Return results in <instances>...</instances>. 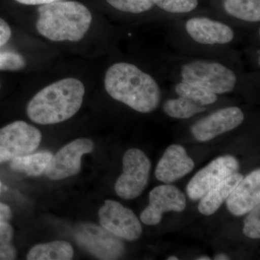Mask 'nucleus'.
<instances>
[{
	"label": "nucleus",
	"mask_w": 260,
	"mask_h": 260,
	"mask_svg": "<svg viewBox=\"0 0 260 260\" xmlns=\"http://www.w3.org/2000/svg\"><path fill=\"white\" fill-rule=\"evenodd\" d=\"M104 87L114 100L136 112L148 114L158 107L161 90L153 75L132 63H114L104 77Z\"/></svg>",
	"instance_id": "obj_1"
},
{
	"label": "nucleus",
	"mask_w": 260,
	"mask_h": 260,
	"mask_svg": "<svg viewBox=\"0 0 260 260\" xmlns=\"http://www.w3.org/2000/svg\"><path fill=\"white\" fill-rule=\"evenodd\" d=\"M85 86L74 78L50 84L30 99L26 112L30 120L39 124H54L73 117L82 107Z\"/></svg>",
	"instance_id": "obj_2"
},
{
	"label": "nucleus",
	"mask_w": 260,
	"mask_h": 260,
	"mask_svg": "<svg viewBox=\"0 0 260 260\" xmlns=\"http://www.w3.org/2000/svg\"><path fill=\"white\" fill-rule=\"evenodd\" d=\"M38 32L52 42H79L88 31L93 17L85 5L56 1L38 8Z\"/></svg>",
	"instance_id": "obj_3"
},
{
	"label": "nucleus",
	"mask_w": 260,
	"mask_h": 260,
	"mask_svg": "<svg viewBox=\"0 0 260 260\" xmlns=\"http://www.w3.org/2000/svg\"><path fill=\"white\" fill-rule=\"evenodd\" d=\"M179 78L208 89L217 95L232 93L239 83L237 73L218 61L198 59L183 63L179 67Z\"/></svg>",
	"instance_id": "obj_4"
},
{
	"label": "nucleus",
	"mask_w": 260,
	"mask_h": 260,
	"mask_svg": "<svg viewBox=\"0 0 260 260\" xmlns=\"http://www.w3.org/2000/svg\"><path fill=\"white\" fill-rule=\"evenodd\" d=\"M151 162L138 148L129 149L123 156V173L116 181L115 191L124 200L138 198L148 185Z\"/></svg>",
	"instance_id": "obj_5"
},
{
	"label": "nucleus",
	"mask_w": 260,
	"mask_h": 260,
	"mask_svg": "<svg viewBox=\"0 0 260 260\" xmlns=\"http://www.w3.org/2000/svg\"><path fill=\"white\" fill-rule=\"evenodd\" d=\"M41 132L23 121L10 123L0 129V164L31 153L42 141Z\"/></svg>",
	"instance_id": "obj_6"
},
{
	"label": "nucleus",
	"mask_w": 260,
	"mask_h": 260,
	"mask_svg": "<svg viewBox=\"0 0 260 260\" xmlns=\"http://www.w3.org/2000/svg\"><path fill=\"white\" fill-rule=\"evenodd\" d=\"M101 225L116 237L135 241L141 236L143 229L133 210L119 202L107 200L99 211Z\"/></svg>",
	"instance_id": "obj_7"
},
{
	"label": "nucleus",
	"mask_w": 260,
	"mask_h": 260,
	"mask_svg": "<svg viewBox=\"0 0 260 260\" xmlns=\"http://www.w3.org/2000/svg\"><path fill=\"white\" fill-rule=\"evenodd\" d=\"M75 238L85 250L101 259H119L125 249L120 238L92 223L82 225L75 234Z\"/></svg>",
	"instance_id": "obj_8"
},
{
	"label": "nucleus",
	"mask_w": 260,
	"mask_h": 260,
	"mask_svg": "<svg viewBox=\"0 0 260 260\" xmlns=\"http://www.w3.org/2000/svg\"><path fill=\"white\" fill-rule=\"evenodd\" d=\"M239 169L237 159L230 155L215 158L193 177L186 186L191 200L201 199L208 191L225 180Z\"/></svg>",
	"instance_id": "obj_9"
},
{
	"label": "nucleus",
	"mask_w": 260,
	"mask_h": 260,
	"mask_svg": "<svg viewBox=\"0 0 260 260\" xmlns=\"http://www.w3.org/2000/svg\"><path fill=\"white\" fill-rule=\"evenodd\" d=\"M94 149L93 142L80 138L68 143L53 155L44 174L51 180H61L80 172L81 159Z\"/></svg>",
	"instance_id": "obj_10"
},
{
	"label": "nucleus",
	"mask_w": 260,
	"mask_h": 260,
	"mask_svg": "<svg viewBox=\"0 0 260 260\" xmlns=\"http://www.w3.org/2000/svg\"><path fill=\"white\" fill-rule=\"evenodd\" d=\"M185 195L177 186L167 184L154 188L149 194V205L140 219L145 225H155L161 221L162 214L182 212L186 208Z\"/></svg>",
	"instance_id": "obj_11"
},
{
	"label": "nucleus",
	"mask_w": 260,
	"mask_h": 260,
	"mask_svg": "<svg viewBox=\"0 0 260 260\" xmlns=\"http://www.w3.org/2000/svg\"><path fill=\"white\" fill-rule=\"evenodd\" d=\"M244 120V114L240 108H223L195 122L191 126V133L198 141H209L236 129Z\"/></svg>",
	"instance_id": "obj_12"
},
{
	"label": "nucleus",
	"mask_w": 260,
	"mask_h": 260,
	"mask_svg": "<svg viewBox=\"0 0 260 260\" xmlns=\"http://www.w3.org/2000/svg\"><path fill=\"white\" fill-rule=\"evenodd\" d=\"M184 28L191 40L201 45H226L236 37L230 25L208 17H193L186 20Z\"/></svg>",
	"instance_id": "obj_13"
},
{
	"label": "nucleus",
	"mask_w": 260,
	"mask_h": 260,
	"mask_svg": "<svg viewBox=\"0 0 260 260\" xmlns=\"http://www.w3.org/2000/svg\"><path fill=\"white\" fill-rule=\"evenodd\" d=\"M225 201L228 210L236 216L245 215L259 205V169L243 178Z\"/></svg>",
	"instance_id": "obj_14"
},
{
	"label": "nucleus",
	"mask_w": 260,
	"mask_h": 260,
	"mask_svg": "<svg viewBox=\"0 0 260 260\" xmlns=\"http://www.w3.org/2000/svg\"><path fill=\"white\" fill-rule=\"evenodd\" d=\"M194 167V162L188 156L184 147L172 145L159 160L155 175L159 181L171 184L190 173Z\"/></svg>",
	"instance_id": "obj_15"
},
{
	"label": "nucleus",
	"mask_w": 260,
	"mask_h": 260,
	"mask_svg": "<svg viewBox=\"0 0 260 260\" xmlns=\"http://www.w3.org/2000/svg\"><path fill=\"white\" fill-rule=\"evenodd\" d=\"M243 178L244 176L242 174L235 173L208 191L200 199L201 200L198 205L200 213L205 215H211L215 213Z\"/></svg>",
	"instance_id": "obj_16"
},
{
	"label": "nucleus",
	"mask_w": 260,
	"mask_h": 260,
	"mask_svg": "<svg viewBox=\"0 0 260 260\" xmlns=\"http://www.w3.org/2000/svg\"><path fill=\"white\" fill-rule=\"evenodd\" d=\"M73 255L74 250L70 243L55 241L34 246L26 258L28 260H70L73 259Z\"/></svg>",
	"instance_id": "obj_17"
},
{
	"label": "nucleus",
	"mask_w": 260,
	"mask_h": 260,
	"mask_svg": "<svg viewBox=\"0 0 260 260\" xmlns=\"http://www.w3.org/2000/svg\"><path fill=\"white\" fill-rule=\"evenodd\" d=\"M52 156L50 152L27 154L12 160L10 168L29 177H39L45 172Z\"/></svg>",
	"instance_id": "obj_18"
},
{
	"label": "nucleus",
	"mask_w": 260,
	"mask_h": 260,
	"mask_svg": "<svg viewBox=\"0 0 260 260\" xmlns=\"http://www.w3.org/2000/svg\"><path fill=\"white\" fill-rule=\"evenodd\" d=\"M223 7L232 18L246 23L260 21V0H223Z\"/></svg>",
	"instance_id": "obj_19"
},
{
	"label": "nucleus",
	"mask_w": 260,
	"mask_h": 260,
	"mask_svg": "<svg viewBox=\"0 0 260 260\" xmlns=\"http://www.w3.org/2000/svg\"><path fill=\"white\" fill-rule=\"evenodd\" d=\"M162 109L168 116L179 119H189L206 111L205 107L181 96L169 99L164 104Z\"/></svg>",
	"instance_id": "obj_20"
},
{
	"label": "nucleus",
	"mask_w": 260,
	"mask_h": 260,
	"mask_svg": "<svg viewBox=\"0 0 260 260\" xmlns=\"http://www.w3.org/2000/svg\"><path fill=\"white\" fill-rule=\"evenodd\" d=\"M178 96L186 98L200 106L211 105L218 100V95L195 84L179 81L174 87Z\"/></svg>",
	"instance_id": "obj_21"
},
{
	"label": "nucleus",
	"mask_w": 260,
	"mask_h": 260,
	"mask_svg": "<svg viewBox=\"0 0 260 260\" xmlns=\"http://www.w3.org/2000/svg\"><path fill=\"white\" fill-rule=\"evenodd\" d=\"M113 8L124 13L141 14L155 6L153 0H106Z\"/></svg>",
	"instance_id": "obj_22"
},
{
	"label": "nucleus",
	"mask_w": 260,
	"mask_h": 260,
	"mask_svg": "<svg viewBox=\"0 0 260 260\" xmlns=\"http://www.w3.org/2000/svg\"><path fill=\"white\" fill-rule=\"evenodd\" d=\"M13 229L8 222L0 223V260L16 259L17 251L12 244Z\"/></svg>",
	"instance_id": "obj_23"
},
{
	"label": "nucleus",
	"mask_w": 260,
	"mask_h": 260,
	"mask_svg": "<svg viewBox=\"0 0 260 260\" xmlns=\"http://www.w3.org/2000/svg\"><path fill=\"white\" fill-rule=\"evenodd\" d=\"M154 5L164 11L174 14L189 13L198 8V0H153Z\"/></svg>",
	"instance_id": "obj_24"
},
{
	"label": "nucleus",
	"mask_w": 260,
	"mask_h": 260,
	"mask_svg": "<svg viewBox=\"0 0 260 260\" xmlns=\"http://www.w3.org/2000/svg\"><path fill=\"white\" fill-rule=\"evenodd\" d=\"M26 66L25 58L12 51H0V70L18 71Z\"/></svg>",
	"instance_id": "obj_25"
},
{
	"label": "nucleus",
	"mask_w": 260,
	"mask_h": 260,
	"mask_svg": "<svg viewBox=\"0 0 260 260\" xmlns=\"http://www.w3.org/2000/svg\"><path fill=\"white\" fill-rule=\"evenodd\" d=\"M247 217L244 220V226L243 232L246 237L251 239H259L260 238V205H256L255 208L248 213Z\"/></svg>",
	"instance_id": "obj_26"
},
{
	"label": "nucleus",
	"mask_w": 260,
	"mask_h": 260,
	"mask_svg": "<svg viewBox=\"0 0 260 260\" xmlns=\"http://www.w3.org/2000/svg\"><path fill=\"white\" fill-rule=\"evenodd\" d=\"M12 30L9 24L3 19L0 18V47L4 46L10 40Z\"/></svg>",
	"instance_id": "obj_27"
},
{
	"label": "nucleus",
	"mask_w": 260,
	"mask_h": 260,
	"mask_svg": "<svg viewBox=\"0 0 260 260\" xmlns=\"http://www.w3.org/2000/svg\"><path fill=\"white\" fill-rule=\"evenodd\" d=\"M12 218V210L8 205L0 203V223L8 222Z\"/></svg>",
	"instance_id": "obj_28"
},
{
	"label": "nucleus",
	"mask_w": 260,
	"mask_h": 260,
	"mask_svg": "<svg viewBox=\"0 0 260 260\" xmlns=\"http://www.w3.org/2000/svg\"><path fill=\"white\" fill-rule=\"evenodd\" d=\"M15 1L25 5H44L56 1H61V0H15Z\"/></svg>",
	"instance_id": "obj_29"
},
{
	"label": "nucleus",
	"mask_w": 260,
	"mask_h": 260,
	"mask_svg": "<svg viewBox=\"0 0 260 260\" xmlns=\"http://www.w3.org/2000/svg\"><path fill=\"white\" fill-rule=\"evenodd\" d=\"M215 260H228L230 259V258L227 255L224 254H219L218 255L215 256Z\"/></svg>",
	"instance_id": "obj_30"
},
{
	"label": "nucleus",
	"mask_w": 260,
	"mask_h": 260,
	"mask_svg": "<svg viewBox=\"0 0 260 260\" xmlns=\"http://www.w3.org/2000/svg\"><path fill=\"white\" fill-rule=\"evenodd\" d=\"M198 259V260H210V258L208 257V256H200V257L198 258V259Z\"/></svg>",
	"instance_id": "obj_31"
},
{
	"label": "nucleus",
	"mask_w": 260,
	"mask_h": 260,
	"mask_svg": "<svg viewBox=\"0 0 260 260\" xmlns=\"http://www.w3.org/2000/svg\"><path fill=\"white\" fill-rule=\"evenodd\" d=\"M168 260H178L179 259V258L177 257V256H169V258L167 259Z\"/></svg>",
	"instance_id": "obj_32"
},
{
	"label": "nucleus",
	"mask_w": 260,
	"mask_h": 260,
	"mask_svg": "<svg viewBox=\"0 0 260 260\" xmlns=\"http://www.w3.org/2000/svg\"><path fill=\"white\" fill-rule=\"evenodd\" d=\"M0 88H1V85H0Z\"/></svg>",
	"instance_id": "obj_33"
}]
</instances>
